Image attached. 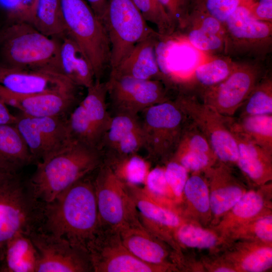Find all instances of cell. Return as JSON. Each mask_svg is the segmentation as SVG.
I'll use <instances>...</instances> for the list:
<instances>
[{
  "mask_svg": "<svg viewBox=\"0 0 272 272\" xmlns=\"http://www.w3.org/2000/svg\"><path fill=\"white\" fill-rule=\"evenodd\" d=\"M68 35L83 49L93 67L95 80L110 69L111 47L105 26L86 0H60Z\"/></svg>",
  "mask_w": 272,
  "mask_h": 272,
  "instance_id": "cell-4",
  "label": "cell"
},
{
  "mask_svg": "<svg viewBox=\"0 0 272 272\" xmlns=\"http://www.w3.org/2000/svg\"><path fill=\"white\" fill-rule=\"evenodd\" d=\"M205 171L211 186L210 209L215 216H221L234 207L244 191L227 164L221 162Z\"/></svg>",
  "mask_w": 272,
  "mask_h": 272,
  "instance_id": "cell-23",
  "label": "cell"
},
{
  "mask_svg": "<svg viewBox=\"0 0 272 272\" xmlns=\"http://www.w3.org/2000/svg\"><path fill=\"white\" fill-rule=\"evenodd\" d=\"M243 1L245 5L249 6L252 3L253 0H243Z\"/></svg>",
  "mask_w": 272,
  "mask_h": 272,
  "instance_id": "cell-53",
  "label": "cell"
},
{
  "mask_svg": "<svg viewBox=\"0 0 272 272\" xmlns=\"http://www.w3.org/2000/svg\"><path fill=\"white\" fill-rule=\"evenodd\" d=\"M111 47L110 71L115 69L139 42L155 33L132 0H108L101 19Z\"/></svg>",
  "mask_w": 272,
  "mask_h": 272,
  "instance_id": "cell-8",
  "label": "cell"
},
{
  "mask_svg": "<svg viewBox=\"0 0 272 272\" xmlns=\"http://www.w3.org/2000/svg\"><path fill=\"white\" fill-rule=\"evenodd\" d=\"M251 232L259 239L266 243H271L272 241V217L265 215L254 220L251 223Z\"/></svg>",
  "mask_w": 272,
  "mask_h": 272,
  "instance_id": "cell-47",
  "label": "cell"
},
{
  "mask_svg": "<svg viewBox=\"0 0 272 272\" xmlns=\"http://www.w3.org/2000/svg\"><path fill=\"white\" fill-rule=\"evenodd\" d=\"M102 162L99 149L72 140L59 152L36 163V169L28 183L36 200L46 203L94 172Z\"/></svg>",
  "mask_w": 272,
  "mask_h": 272,
  "instance_id": "cell-2",
  "label": "cell"
},
{
  "mask_svg": "<svg viewBox=\"0 0 272 272\" xmlns=\"http://www.w3.org/2000/svg\"><path fill=\"white\" fill-rule=\"evenodd\" d=\"M228 124L231 130L272 152V115L228 117Z\"/></svg>",
  "mask_w": 272,
  "mask_h": 272,
  "instance_id": "cell-31",
  "label": "cell"
},
{
  "mask_svg": "<svg viewBox=\"0 0 272 272\" xmlns=\"http://www.w3.org/2000/svg\"><path fill=\"white\" fill-rule=\"evenodd\" d=\"M248 8L255 19L272 22V0H253Z\"/></svg>",
  "mask_w": 272,
  "mask_h": 272,
  "instance_id": "cell-48",
  "label": "cell"
},
{
  "mask_svg": "<svg viewBox=\"0 0 272 272\" xmlns=\"http://www.w3.org/2000/svg\"><path fill=\"white\" fill-rule=\"evenodd\" d=\"M119 233L127 249L140 260L155 265H173L166 261L168 252L161 239L141 222L122 229Z\"/></svg>",
  "mask_w": 272,
  "mask_h": 272,
  "instance_id": "cell-24",
  "label": "cell"
},
{
  "mask_svg": "<svg viewBox=\"0 0 272 272\" xmlns=\"http://www.w3.org/2000/svg\"><path fill=\"white\" fill-rule=\"evenodd\" d=\"M171 160L180 163L187 171L196 172L206 170L218 159L204 153L190 151L174 156Z\"/></svg>",
  "mask_w": 272,
  "mask_h": 272,
  "instance_id": "cell-46",
  "label": "cell"
},
{
  "mask_svg": "<svg viewBox=\"0 0 272 272\" xmlns=\"http://www.w3.org/2000/svg\"><path fill=\"white\" fill-rule=\"evenodd\" d=\"M167 14L175 30L180 32L186 26L194 7V0H158ZM174 34V35H175Z\"/></svg>",
  "mask_w": 272,
  "mask_h": 272,
  "instance_id": "cell-41",
  "label": "cell"
},
{
  "mask_svg": "<svg viewBox=\"0 0 272 272\" xmlns=\"http://www.w3.org/2000/svg\"><path fill=\"white\" fill-rule=\"evenodd\" d=\"M175 36L180 37L207 56L224 55L223 24L207 13L194 9L185 27Z\"/></svg>",
  "mask_w": 272,
  "mask_h": 272,
  "instance_id": "cell-20",
  "label": "cell"
},
{
  "mask_svg": "<svg viewBox=\"0 0 272 272\" xmlns=\"http://www.w3.org/2000/svg\"><path fill=\"white\" fill-rule=\"evenodd\" d=\"M173 100L206 137L217 159L227 165L236 164L238 147L229 128L228 117L188 92L179 91Z\"/></svg>",
  "mask_w": 272,
  "mask_h": 272,
  "instance_id": "cell-9",
  "label": "cell"
},
{
  "mask_svg": "<svg viewBox=\"0 0 272 272\" xmlns=\"http://www.w3.org/2000/svg\"><path fill=\"white\" fill-rule=\"evenodd\" d=\"M0 85L15 93L34 95L59 93L78 95L80 88L64 76L42 70L0 65Z\"/></svg>",
  "mask_w": 272,
  "mask_h": 272,
  "instance_id": "cell-16",
  "label": "cell"
},
{
  "mask_svg": "<svg viewBox=\"0 0 272 272\" xmlns=\"http://www.w3.org/2000/svg\"><path fill=\"white\" fill-rule=\"evenodd\" d=\"M164 169L167 182L175 201L178 202L182 198L188 178V171L180 163L172 160L167 162Z\"/></svg>",
  "mask_w": 272,
  "mask_h": 272,
  "instance_id": "cell-45",
  "label": "cell"
},
{
  "mask_svg": "<svg viewBox=\"0 0 272 272\" xmlns=\"http://www.w3.org/2000/svg\"><path fill=\"white\" fill-rule=\"evenodd\" d=\"M264 61H239L223 82L198 98L221 114L233 117L267 74Z\"/></svg>",
  "mask_w": 272,
  "mask_h": 272,
  "instance_id": "cell-13",
  "label": "cell"
},
{
  "mask_svg": "<svg viewBox=\"0 0 272 272\" xmlns=\"http://www.w3.org/2000/svg\"><path fill=\"white\" fill-rule=\"evenodd\" d=\"M141 113L143 149L147 159L167 163L177 148L188 117L173 99L150 106Z\"/></svg>",
  "mask_w": 272,
  "mask_h": 272,
  "instance_id": "cell-6",
  "label": "cell"
},
{
  "mask_svg": "<svg viewBox=\"0 0 272 272\" xmlns=\"http://www.w3.org/2000/svg\"><path fill=\"white\" fill-rule=\"evenodd\" d=\"M239 117L272 115V79L267 74L242 105Z\"/></svg>",
  "mask_w": 272,
  "mask_h": 272,
  "instance_id": "cell-34",
  "label": "cell"
},
{
  "mask_svg": "<svg viewBox=\"0 0 272 272\" xmlns=\"http://www.w3.org/2000/svg\"><path fill=\"white\" fill-rule=\"evenodd\" d=\"M14 124L26 142L36 163L64 149L72 141L67 116H30L21 112Z\"/></svg>",
  "mask_w": 272,
  "mask_h": 272,
  "instance_id": "cell-14",
  "label": "cell"
},
{
  "mask_svg": "<svg viewBox=\"0 0 272 272\" xmlns=\"http://www.w3.org/2000/svg\"><path fill=\"white\" fill-rule=\"evenodd\" d=\"M139 213L142 224L158 238L167 240L184 222L174 209L149 197L140 186L125 183Z\"/></svg>",
  "mask_w": 272,
  "mask_h": 272,
  "instance_id": "cell-18",
  "label": "cell"
},
{
  "mask_svg": "<svg viewBox=\"0 0 272 272\" xmlns=\"http://www.w3.org/2000/svg\"><path fill=\"white\" fill-rule=\"evenodd\" d=\"M33 162L28 147L15 125L0 124V165L10 172L18 173Z\"/></svg>",
  "mask_w": 272,
  "mask_h": 272,
  "instance_id": "cell-28",
  "label": "cell"
},
{
  "mask_svg": "<svg viewBox=\"0 0 272 272\" xmlns=\"http://www.w3.org/2000/svg\"><path fill=\"white\" fill-rule=\"evenodd\" d=\"M95 171L75 182L51 201L40 204L37 230L87 251L99 227L94 184Z\"/></svg>",
  "mask_w": 272,
  "mask_h": 272,
  "instance_id": "cell-1",
  "label": "cell"
},
{
  "mask_svg": "<svg viewBox=\"0 0 272 272\" xmlns=\"http://www.w3.org/2000/svg\"><path fill=\"white\" fill-rule=\"evenodd\" d=\"M224 55L236 61H264L272 50V22L258 20L240 5L223 24Z\"/></svg>",
  "mask_w": 272,
  "mask_h": 272,
  "instance_id": "cell-7",
  "label": "cell"
},
{
  "mask_svg": "<svg viewBox=\"0 0 272 272\" xmlns=\"http://www.w3.org/2000/svg\"><path fill=\"white\" fill-rule=\"evenodd\" d=\"M271 264V247L261 246L248 251L241 258L239 267L245 271L260 272L269 269Z\"/></svg>",
  "mask_w": 272,
  "mask_h": 272,
  "instance_id": "cell-44",
  "label": "cell"
},
{
  "mask_svg": "<svg viewBox=\"0 0 272 272\" xmlns=\"http://www.w3.org/2000/svg\"><path fill=\"white\" fill-rule=\"evenodd\" d=\"M86 1L90 6L98 17L101 20L105 13L108 0Z\"/></svg>",
  "mask_w": 272,
  "mask_h": 272,
  "instance_id": "cell-50",
  "label": "cell"
},
{
  "mask_svg": "<svg viewBox=\"0 0 272 272\" xmlns=\"http://www.w3.org/2000/svg\"><path fill=\"white\" fill-rule=\"evenodd\" d=\"M214 271H218V272H233L235 271V270L230 267H225V266H221L220 267H218L216 268Z\"/></svg>",
  "mask_w": 272,
  "mask_h": 272,
  "instance_id": "cell-51",
  "label": "cell"
},
{
  "mask_svg": "<svg viewBox=\"0 0 272 272\" xmlns=\"http://www.w3.org/2000/svg\"><path fill=\"white\" fill-rule=\"evenodd\" d=\"M87 251L93 272H162L175 269L174 265L146 263L133 255L124 245L119 231L99 226Z\"/></svg>",
  "mask_w": 272,
  "mask_h": 272,
  "instance_id": "cell-12",
  "label": "cell"
},
{
  "mask_svg": "<svg viewBox=\"0 0 272 272\" xmlns=\"http://www.w3.org/2000/svg\"><path fill=\"white\" fill-rule=\"evenodd\" d=\"M111 116L109 127L99 147L103 162L107 165L138 153L143 147L139 115L117 114Z\"/></svg>",
  "mask_w": 272,
  "mask_h": 272,
  "instance_id": "cell-17",
  "label": "cell"
},
{
  "mask_svg": "<svg viewBox=\"0 0 272 272\" xmlns=\"http://www.w3.org/2000/svg\"><path fill=\"white\" fill-rule=\"evenodd\" d=\"M87 89V95L81 102L91 124L99 149L101 141L109 127L112 117L108 110L106 82L95 80Z\"/></svg>",
  "mask_w": 272,
  "mask_h": 272,
  "instance_id": "cell-29",
  "label": "cell"
},
{
  "mask_svg": "<svg viewBox=\"0 0 272 272\" xmlns=\"http://www.w3.org/2000/svg\"><path fill=\"white\" fill-rule=\"evenodd\" d=\"M264 202L262 195L258 191L250 190L244 193L219 227L222 230L230 229L254 220L262 211Z\"/></svg>",
  "mask_w": 272,
  "mask_h": 272,
  "instance_id": "cell-32",
  "label": "cell"
},
{
  "mask_svg": "<svg viewBox=\"0 0 272 272\" xmlns=\"http://www.w3.org/2000/svg\"><path fill=\"white\" fill-rule=\"evenodd\" d=\"M10 172L8 171V170H7L5 168H4L2 166L0 165V173L2 172Z\"/></svg>",
  "mask_w": 272,
  "mask_h": 272,
  "instance_id": "cell-54",
  "label": "cell"
},
{
  "mask_svg": "<svg viewBox=\"0 0 272 272\" xmlns=\"http://www.w3.org/2000/svg\"><path fill=\"white\" fill-rule=\"evenodd\" d=\"M190 151L204 153L217 158L206 137L197 126L190 120V122L188 121L184 130L179 145L173 157Z\"/></svg>",
  "mask_w": 272,
  "mask_h": 272,
  "instance_id": "cell-40",
  "label": "cell"
},
{
  "mask_svg": "<svg viewBox=\"0 0 272 272\" xmlns=\"http://www.w3.org/2000/svg\"><path fill=\"white\" fill-rule=\"evenodd\" d=\"M145 20L155 25L157 32L163 38L175 34L174 29L158 0H132Z\"/></svg>",
  "mask_w": 272,
  "mask_h": 272,
  "instance_id": "cell-37",
  "label": "cell"
},
{
  "mask_svg": "<svg viewBox=\"0 0 272 272\" xmlns=\"http://www.w3.org/2000/svg\"><path fill=\"white\" fill-rule=\"evenodd\" d=\"M67 124L72 140L98 149L91 124L81 102L70 113Z\"/></svg>",
  "mask_w": 272,
  "mask_h": 272,
  "instance_id": "cell-38",
  "label": "cell"
},
{
  "mask_svg": "<svg viewBox=\"0 0 272 272\" xmlns=\"http://www.w3.org/2000/svg\"><path fill=\"white\" fill-rule=\"evenodd\" d=\"M112 114L139 115L154 105L171 100L176 92L165 82L109 75L106 82Z\"/></svg>",
  "mask_w": 272,
  "mask_h": 272,
  "instance_id": "cell-11",
  "label": "cell"
},
{
  "mask_svg": "<svg viewBox=\"0 0 272 272\" xmlns=\"http://www.w3.org/2000/svg\"><path fill=\"white\" fill-rule=\"evenodd\" d=\"M4 248L0 246V271L2 268L4 260Z\"/></svg>",
  "mask_w": 272,
  "mask_h": 272,
  "instance_id": "cell-52",
  "label": "cell"
},
{
  "mask_svg": "<svg viewBox=\"0 0 272 272\" xmlns=\"http://www.w3.org/2000/svg\"><path fill=\"white\" fill-rule=\"evenodd\" d=\"M40 203L18 173H0V246L17 233L30 234L39 225Z\"/></svg>",
  "mask_w": 272,
  "mask_h": 272,
  "instance_id": "cell-5",
  "label": "cell"
},
{
  "mask_svg": "<svg viewBox=\"0 0 272 272\" xmlns=\"http://www.w3.org/2000/svg\"><path fill=\"white\" fill-rule=\"evenodd\" d=\"M29 236L39 256L36 272H93L86 250L37 229Z\"/></svg>",
  "mask_w": 272,
  "mask_h": 272,
  "instance_id": "cell-15",
  "label": "cell"
},
{
  "mask_svg": "<svg viewBox=\"0 0 272 272\" xmlns=\"http://www.w3.org/2000/svg\"><path fill=\"white\" fill-rule=\"evenodd\" d=\"M77 95L59 93L23 95L14 93L0 85V100L7 105L33 117L66 116L77 102Z\"/></svg>",
  "mask_w": 272,
  "mask_h": 272,
  "instance_id": "cell-19",
  "label": "cell"
},
{
  "mask_svg": "<svg viewBox=\"0 0 272 272\" xmlns=\"http://www.w3.org/2000/svg\"><path fill=\"white\" fill-rule=\"evenodd\" d=\"M29 24L49 37L60 40L67 34L60 0H37Z\"/></svg>",
  "mask_w": 272,
  "mask_h": 272,
  "instance_id": "cell-30",
  "label": "cell"
},
{
  "mask_svg": "<svg viewBox=\"0 0 272 272\" xmlns=\"http://www.w3.org/2000/svg\"><path fill=\"white\" fill-rule=\"evenodd\" d=\"M107 165L123 182L137 186L145 184L151 170L150 161L142 157L138 153Z\"/></svg>",
  "mask_w": 272,
  "mask_h": 272,
  "instance_id": "cell-33",
  "label": "cell"
},
{
  "mask_svg": "<svg viewBox=\"0 0 272 272\" xmlns=\"http://www.w3.org/2000/svg\"><path fill=\"white\" fill-rule=\"evenodd\" d=\"M239 61L225 55L208 56L179 86L178 90L198 97L225 80L236 67Z\"/></svg>",
  "mask_w": 272,
  "mask_h": 272,
  "instance_id": "cell-22",
  "label": "cell"
},
{
  "mask_svg": "<svg viewBox=\"0 0 272 272\" xmlns=\"http://www.w3.org/2000/svg\"><path fill=\"white\" fill-rule=\"evenodd\" d=\"M174 237L184 246L200 249L212 248L219 241L214 233L184 222L175 230Z\"/></svg>",
  "mask_w": 272,
  "mask_h": 272,
  "instance_id": "cell-35",
  "label": "cell"
},
{
  "mask_svg": "<svg viewBox=\"0 0 272 272\" xmlns=\"http://www.w3.org/2000/svg\"><path fill=\"white\" fill-rule=\"evenodd\" d=\"M143 188L155 201L174 209L176 201L167 182L164 168L158 166L150 170Z\"/></svg>",
  "mask_w": 272,
  "mask_h": 272,
  "instance_id": "cell-36",
  "label": "cell"
},
{
  "mask_svg": "<svg viewBox=\"0 0 272 272\" xmlns=\"http://www.w3.org/2000/svg\"><path fill=\"white\" fill-rule=\"evenodd\" d=\"M162 38L156 32L139 42L124 59L110 71L109 75L161 80L168 85L158 60L157 47Z\"/></svg>",
  "mask_w": 272,
  "mask_h": 272,
  "instance_id": "cell-21",
  "label": "cell"
},
{
  "mask_svg": "<svg viewBox=\"0 0 272 272\" xmlns=\"http://www.w3.org/2000/svg\"><path fill=\"white\" fill-rule=\"evenodd\" d=\"M231 131L238 147L236 164L242 172L258 184L271 180L272 152L238 132Z\"/></svg>",
  "mask_w": 272,
  "mask_h": 272,
  "instance_id": "cell-26",
  "label": "cell"
},
{
  "mask_svg": "<svg viewBox=\"0 0 272 272\" xmlns=\"http://www.w3.org/2000/svg\"><path fill=\"white\" fill-rule=\"evenodd\" d=\"M37 0H0L4 24L26 22L29 24Z\"/></svg>",
  "mask_w": 272,
  "mask_h": 272,
  "instance_id": "cell-42",
  "label": "cell"
},
{
  "mask_svg": "<svg viewBox=\"0 0 272 272\" xmlns=\"http://www.w3.org/2000/svg\"><path fill=\"white\" fill-rule=\"evenodd\" d=\"M60 74L81 88L91 86L95 81L92 63L80 45L66 34L60 39Z\"/></svg>",
  "mask_w": 272,
  "mask_h": 272,
  "instance_id": "cell-25",
  "label": "cell"
},
{
  "mask_svg": "<svg viewBox=\"0 0 272 272\" xmlns=\"http://www.w3.org/2000/svg\"><path fill=\"white\" fill-rule=\"evenodd\" d=\"M183 193L189 205L198 212L207 213L210 209V189L207 181L197 174L188 177Z\"/></svg>",
  "mask_w": 272,
  "mask_h": 272,
  "instance_id": "cell-39",
  "label": "cell"
},
{
  "mask_svg": "<svg viewBox=\"0 0 272 272\" xmlns=\"http://www.w3.org/2000/svg\"><path fill=\"white\" fill-rule=\"evenodd\" d=\"M60 39L44 35L28 23L0 27V65L60 74Z\"/></svg>",
  "mask_w": 272,
  "mask_h": 272,
  "instance_id": "cell-3",
  "label": "cell"
},
{
  "mask_svg": "<svg viewBox=\"0 0 272 272\" xmlns=\"http://www.w3.org/2000/svg\"><path fill=\"white\" fill-rule=\"evenodd\" d=\"M4 253L1 272H36L39 256L29 234L19 233L10 238Z\"/></svg>",
  "mask_w": 272,
  "mask_h": 272,
  "instance_id": "cell-27",
  "label": "cell"
},
{
  "mask_svg": "<svg viewBox=\"0 0 272 272\" xmlns=\"http://www.w3.org/2000/svg\"><path fill=\"white\" fill-rule=\"evenodd\" d=\"M242 4H244L243 0H194L193 9L207 13L223 24Z\"/></svg>",
  "mask_w": 272,
  "mask_h": 272,
  "instance_id": "cell-43",
  "label": "cell"
},
{
  "mask_svg": "<svg viewBox=\"0 0 272 272\" xmlns=\"http://www.w3.org/2000/svg\"><path fill=\"white\" fill-rule=\"evenodd\" d=\"M94 184L99 226L120 231L140 222L138 210L125 183L103 162L94 172Z\"/></svg>",
  "mask_w": 272,
  "mask_h": 272,
  "instance_id": "cell-10",
  "label": "cell"
},
{
  "mask_svg": "<svg viewBox=\"0 0 272 272\" xmlns=\"http://www.w3.org/2000/svg\"><path fill=\"white\" fill-rule=\"evenodd\" d=\"M17 116L10 113L7 105L0 100V124H15Z\"/></svg>",
  "mask_w": 272,
  "mask_h": 272,
  "instance_id": "cell-49",
  "label": "cell"
}]
</instances>
